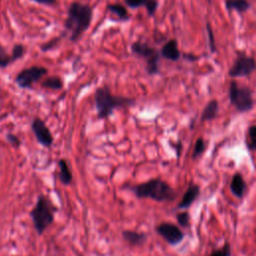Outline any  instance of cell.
Instances as JSON below:
<instances>
[{
	"mask_svg": "<svg viewBox=\"0 0 256 256\" xmlns=\"http://www.w3.org/2000/svg\"><path fill=\"white\" fill-rule=\"evenodd\" d=\"M93 16V9L90 5L73 1L67 10L64 21L65 33L69 34L71 42H76L89 28Z\"/></svg>",
	"mask_w": 256,
	"mask_h": 256,
	"instance_id": "1",
	"label": "cell"
},
{
	"mask_svg": "<svg viewBox=\"0 0 256 256\" xmlns=\"http://www.w3.org/2000/svg\"><path fill=\"white\" fill-rule=\"evenodd\" d=\"M94 103L99 119L111 116L115 109L130 107L135 104V100L123 96L113 95L107 86L99 87L94 93Z\"/></svg>",
	"mask_w": 256,
	"mask_h": 256,
	"instance_id": "2",
	"label": "cell"
},
{
	"mask_svg": "<svg viewBox=\"0 0 256 256\" xmlns=\"http://www.w3.org/2000/svg\"><path fill=\"white\" fill-rule=\"evenodd\" d=\"M131 190L138 198H148L157 202H170L176 197L174 189L164 180L153 178L147 182L131 187Z\"/></svg>",
	"mask_w": 256,
	"mask_h": 256,
	"instance_id": "3",
	"label": "cell"
},
{
	"mask_svg": "<svg viewBox=\"0 0 256 256\" xmlns=\"http://www.w3.org/2000/svg\"><path fill=\"white\" fill-rule=\"evenodd\" d=\"M55 211L56 207L46 196H38L35 206L30 212V217L34 228L39 235H41L53 223Z\"/></svg>",
	"mask_w": 256,
	"mask_h": 256,
	"instance_id": "4",
	"label": "cell"
},
{
	"mask_svg": "<svg viewBox=\"0 0 256 256\" xmlns=\"http://www.w3.org/2000/svg\"><path fill=\"white\" fill-rule=\"evenodd\" d=\"M228 96L230 103L240 113L248 112L254 106L251 89L247 86H239L234 80H232L229 84Z\"/></svg>",
	"mask_w": 256,
	"mask_h": 256,
	"instance_id": "5",
	"label": "cell"
},
{
	"mask_svg": "<svg viewBox=\"0 0 256 256\" xmlns=\"http://www.w3.org/2000/svg\"><path fill=\"white\" fill-rule=\"evenodd\" d=\"M131 51L145 59L146 61V71L149 75H155L159 72V60H160V51L150 46L146 42L135 41L131 44Z\"/></svg>",
	"mask_w": 256,
	"mask_h": 256,
	"instance_id": "6",
	"label": "cell"
},
{
	"mask_svg": "<svg viewBox=\"0 0 256 256\" xmlns=\"http://www.w3.org/2000/svg\"><path fill=\"white\" fill-rule=\"evenodd\" d=\"M256 70V61L253 57L248 56L243 51L237 52V57L228 71V75L232 78L246 77Z\"/></svg>",
	"mask_w": 256,
	"mask_h": 256,
	"instance_id": "7",
	"label": "cell"
},
{
	"mask_svg": "<svg viewBox=\"0 0 256 256\" xmlns=\"http://www.w3.org/2000/svg\"><path fill=\"white\" fill-rule=\"evenodd\" d=\"M47 73L48 69L46 67L33 65L19 71L15 77V82L22 89H30L34 83L41 80Z\"/></svg>",
	"mask_w": 256,
	"mask_h": 256,
	"instance_id": "8",
	"label": "cell"
},
{
	"mask_svg": "<svg viewBox=\"0 0 256 256\" xmlns=\"http://www.w3.org/2000/svg\"><path fill=\"white\" fill-rule=\"evenodd\" d=\"M156 232L170 245H178L184 239V233L175 224L163 222L156 227Z\"/></svg>",
	"mask_w": 256,
	"mask_h": 256,
	"instance_id": "9",
	"label": "cell"
},
{
	"mask_svg": "<svg viewBox=\"0 0 256 256\" xmlns=\"http://www.w3.org/2000/svg\"><path fill=\"white\" fill-rule=\"evenodd\" d=\"M31 128L32 131L38 141V143H40L41 145L45 146V147H50L53 143V136L49 130V128L46 126L45 122L36 117L33 119L32 123H31Z\"/></svg>",
	"mask_w": 256,
	"mask_h": 256,
	"instance_id": "10",
	"label": "cell"
},
{
	"mask_svg": "<svg viewBox=\"0 0 256 256\" xmlns=\"http://www.w3.org/2000/svg\"><path fill=\"white\" fill-rule=\"evenodd\" d=\"M200 194V187L197 184L191 183L185 193L183 194L180 202L177 205L178 209H187L189 208L193 202L198 198Z\"/></svg>",
	"mask_w": 256,
	"mask_h": 256,
	"instance_id": "11",
	"label": "cell"
},
{
	"mask_svg": "<svg viewBox=\"0 0 256 256\" xmlns=\"http://www.w3.org/2000/svg\"><path fill=\"white\" fill-rule=\"evenodd\" d=\"M161 57L170 60V61H177L181 57V52L178 48L177 40L170 39L168 40L160 50Z\"/></svg>",
	"mask_w": 256,
	"mask_h": 256,
	"instance_id": "12",
	"label": "cell"
},
{
	"mask_svg": "<svg viewBox=\"0 0 256 256\" xmlns=\"http://www.w3.org/2000/svg\"><path fill=\"white\" fill-rule=\"evenodd\" d=\"M230 190L237 198H242L247 190V184L240 172H236L230 182Z\"/></svg>",
	"mask_w": 256,
	"mask_h": 256,
	"instance_id": "13",
	"label": "cell"
},
{
	"mask_svg": "<svg viewBox=\"0 0 256 256\" xmlns=\"http://www.w3.org/2000/svg\"><path fill=\"white\" fill-rule=\"evenodd\" d=\"M106 9L110 14L115 16L118 21L125 22V21H128L130 19V14H129L127 8L124 5L120 4V3L108 4Z\"/></svg>",
	"mask_w": 256,
	"mask_h": 256,
	"instance_id": "14",
	"label": "cell"
},
{
	"mask_svg": "<svg viewBox=\"0 0 256 256\" xmlns=\"http://www.w3.org/2000/svg\"><path fill=\"white\" fill-rule=\"evenodd\" d=\"M123 239L128 242L132 246H140L146 242L147 236L144 233L132 231V230H124L122 231Z\"/></svg>",
	"mask_w": 256,
	"mask_h": 256,
	"instance_id": "15",
	"label": "cell"
},
{
	"mask_svg": "<svg viewBox=\"0 0 256 256\" xmlns=\"http://www.w3.org/2000/svg\"><path fill=\"white\" fill-rule=\"evenodd\" d=\"M218 111H219V103H218V101L216 99L210 100L206 104V106L204 107V109L202 111V114H201V117H200L201 122L211 121V120L215 119L217 114H218Z\"/></svg>",
	"mask_w": 256,
	"mask_h": 256,
	"instance_id": "16",
	"label": "cell"
},
{
	"mask_svg": "<svg viewBox=\"0 0 256 256\" xmlns=\"http://www.w3.org/2000/svg\"><path fill=\"white\" fill-rule=\"evenodd\" d=\"M225 7L228 11L244 13L250 8L248 0H225Z\"/></svg>",
	"mask_w": 256,
	"mask_h": 256,
	"instance_id": "17",
	"label": "cell"
},
{
	"mask_svg": "<svg viewBox=\"0 0 256 256\" xmlns=\"http://www.w3.org/2000/svg\"><path fill=\"white\" fill-rule=\"evenodd\" d=\"M58 166L60 169L59 179H60L61 183L64 185H69L72 181L73 176H72V173H71V170L69 168L67 161L65 159H60L58 161Z\"/></svg>",
	"mask_w": 256,
	"mask_h": 256,
	"instance_id": "18",
	"label": "cell"
},
{
	"mask_svg": "<svg viewBox=\"0 0 256 256\" xmlns=\"http://www.w3.org/2000/svg\"><path fill=\"white\" fill-rule=\"evenodd\" d=\"M63 80L62 78L58 77V76H51V77H47L45 78L42 82H41V86L47 89H52V90H60L63 88Z\"/></svg>",
	"mask_w": 256,
	"mask_h": 256,
	"instance_id": "19",
	"label": "cell"
},
{
	"mask_svg": "<svg viewBox=\"0 0 256 256\" xmlns=\"http://www.w3.org/2000/svg\"><path fill=\"white\" fill-rule=\"evenodd\" d=\"M246 145L248 149L256 151V125H252L248 128L247 137H246Z\"/></svg>",
	"mask_w": 256,
	"mask_h": 256,
	"instance_id": "20",
	"label": "cell"
},
{
	"mask_svg": "<svg viewBox=\"0 0 256 256\" xmlns=\"http://www.w3.org/2000/svg\"><path fill=\"white\" fill-rule=\"evenodd\" d=\"M206 149V143L202 137H199L194 145L193 151H192V159H197L199 156L202 155V153Z\"/></svg>",
	"mask_w": 256,
	"mask_h": 256,
	"instance_id": "21",
	"label": "cell"
},
{
	"mask_svg": "<svg viewBox=\"0 0 256 256\" xmlns=\"http://www.w3.org/2000/svg\"><path fill=\"white\" fill-rule=\"evenodd\" d=\"M12 57L9 55L3 46L0 45V68H6L12 64Z\"/></svg>",
	"mask_w": 256,
	"mask_h": 256,
	"instance_id": "22",
	"label": "cell"
},
{
	"mask_svg": "<svg viewBox=\"0 0 256 256\" xmlns=\"http://www.w3.org/2000/svg\"><path fill=\"white\" fill-rule=\"evenodd\" d=\"M26 52V49L24 47V45L22 44H15L12 48V53H11V57H12V61L15 62L19 59H21L24 54Z\"/></svg>",
	"mask_w": 256,
	"mask_h": 256,
	"instance_id": "23",
	"label": "cell"
},
{
	"mask_svg": "<svg viewBox=\"0 0 256 256\" xmlns=\"http://www.w3.org/2000/svg\"><path fill=\"white\" fill-rule=\"evenodd\" d=\"M176 219L181 227L187 228L190 225V214L186 211H182L176 214Z\"/></svg>",
	"mask_w": 256,
	"mask_h": 256,
	"instance_id": "24",
	"label": "cell"
},
{
	"mask_svg": "<svg viewBox=\"0 0 256 256\" xmlns=\"http://www.w3.org/2000/svg\"><path fill=\"white\" fill-rule=\"evenodd\" d=\"M209 256H231V246L229 243H225L221 248L214 250Z\"/></svg>",
	"mask_w": 256,
	"mask_h": 256,
	"instance_id": "25",
	"label": "cell"
},
{
	"mask_svg": "<svg viewBox=\"0 0 256 256\" xmlns=\"http://www.w3.org/2000/svg\"><path fill=\"white\" fill-rule=\"evenodd\" d=\"M206 29H207V35H208V45H209L210 51L212 53H214V52H216V43L214 40V34L212 31V28H211V25L209 22L206 23Z\"/></svg>",
	"mask_w": 256,
	"mask_h": 256,
	"instance_id": "26",
	"label": "cell"
},
{
	"mask_svg": "<svg viewBox=\"0 0 256 256\" xmlns=\"http://www.w3.org/2000/svg\"><path fill=\"white\" fill-rule=\"evenodd\" d=\"M157 7H158V1L157 0H148L147 3L145 4V8H146L148 16L153 17L156 10H157Z\"/></svg>",
	"mask_w": 256,
	"mask_h": 256,
	"instance_id": "27",
	"label": "cell"
},
{
	"mask_svg": "<svg viewBox=\"0 0 256 256\" xmlns=\"http://www.w3.org/2000/svg\"><path fill=\"white\" fill-rule=\"evenodd\" d=\"M59 39H60V37H57V38L51 39V40H49L48 42L42 44V45L40 46L41 51L46 52V51H49V50L53 49L55 46H57V44H58V42H59Z\"/></svg>",
	"mask_w": 256,
	"mask_h": 256,
	"instance_id": "28",
	"label": "cell"
},
{
	"mask_svg": "<svg viewBox=\"0 0 256 256\" xmlns=\"http://www.w3.org/2000/svg\"><path fill=\"white\" fill-rule=\"evenodd\" d=\"M148 0H124L127 6H129L132 9H137L141 6H145Z\"/></svg>",
	"mask_w": 256,
	"mask_h": 256,
	"instance_id": "29",
	"label": "cell"
},
{
	"mask_svg": "<svg viewBox=\"0 0 256 256\" xmlns=\"http://www.w3.org/2000/svg\"><path fill=\"white\" fill-rule=\"evenodd\" d=\"M6 139H7V141H8L10 144H12V146H14V147H18V146L20 145V140H19V138H18L16 135H14L13 133H8V134L6 135Z\"/></svg>",
	"mask_w": 256,
	"mask_h": 256,
	"instance_id": "30",
	"label": "cell"
},
{
	"mask_svg": "<svg viewBox=\"0 0 256 256\" xmlns=\"http://www.w3.org/2000/svg\"><path fill=\"white\" fill-rule=\"evenodd\" d=\"M32 2L41 4V5H47V6H52L54 4H56L57 0H30Z\"/></svg>",
	"mask_w": 256,
	"mask_h": 256,
	"instance_id": "31",
	"label": "cell"
},
{
	"mask_svg": "<svg viewBox=\"0 0 256 256\" xmlns=\"http://www.w3.org/2000/svg\"><path fill=\"white\" fill-rule=\"evenodd\" d=\"M183 57H184L185 59L189 60V61H195V60H197V59L199 58L198 56H196V55H192V54H184V55H183Z\"/></svg>",
	"mask_w": 256,
	"mask_h": 256,
	"instance_id": "32",
	"label": "cell"
},
{
	"mask_svg": "<svg viewBox=\"0 0 256 256\" xmlns=\"http://www.w3.org/2000/svg\"><path fill=\"white\" fill-rule=\"evenodd\" d=\"M181 148H182V144H181V142H178V143H177V145H176V149H177V155H178V156L180 155V150H181Z\"/></svg>",
	"mask_w": 256,
	"mask_h": 256,
	"instance_id": "33",
	"label": "cell"
}]
</instances>
